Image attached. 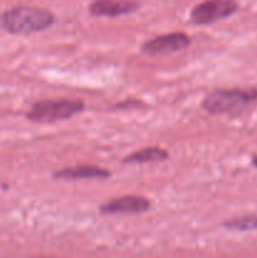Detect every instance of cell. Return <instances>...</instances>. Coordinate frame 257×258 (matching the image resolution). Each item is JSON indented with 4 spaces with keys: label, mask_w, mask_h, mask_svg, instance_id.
<instances>
[{
    "label": "cell",
    "mask_w": 257,
    "mask_h": 258,
    "mask_svg": "<svg viewBox=\"0 0 257 258\" xmlns=\"http://www.w3.org/2000/svg\"><path fill=\"white\" fill-rule=\"evenodd\" d=\"M222 226L228 231L248 232L257 231V214H248V216L238 217V218L229 219L222 223Z\"/></svg>",
    "instance_id": "cell-10"
},
{
    "label": "cell",
    "mask_w": 257,
    "mask_h": 258,
    "mask_svg": "<svg viewBox=\"0 0 257 258\" xmlns=\"http://www.w3.org/2000/svg\"><path fill=\"white\" fill-rule=\"evenodd\" d=\"M191 39L183 32L166 33L149 39L141 45V52L149 55H163L184 50L190 45Z\"/></svg>",
    "instance_id": "cell-5"
},
{
    "label": "cell",
    "mask_w": 257,
    "mask_h": 258,
    "mask_svg": "<svg viewBox=\"0 0 257 258\" xmlns=\"http://www.w3.org/2000/svg\"><path fill=\"white\" fill-rule=\"evenodd\" d=\"M151 202L145 197L123 196L100 207L101 214H140L150 209Z\"/></svg>",
    "instance_id": "cell-6"
},
{
    "label": "cell",
    "mask_w": 257,
    "mask_h": 258,
    "mask_svg": "<svg viewBox=\"0 0 257 258\" xmlns=\"http://www.w3.org/2000/svg\"><path fill=\"white\" fill-rule=\"evenodd\" d=\"M83 108L85 103L81 100H42L33 103L25 116L32 122L52 123L68 120Z\"/></svg>",
    "instance_id": "cell-3"
},
{
    "label": "cell",
    "mask_w": 257,
    "mask_h": 258,
    "mask_svg": "<svg viewBox=\"0 0 257 258\" xmlns=\"http://www.w3.org/2000/svg\"><path fill=\"white\" fill-rule=\"evenodd\" d=\"M238 9L234 0H206L190 12V22L197 25H209L233 15Z\"/></svg>",
    "instance_id": "cell-4"
},
{
    "label": "cell",
    "mask_w": 257,
    "mask_h": 258,
    "mask_svg": "<svg viewBox=\"0 0 257 258\" xmlns=\"http://www.w3.org/2000/svg\"><path fill=\"white\" fill-rule=\"evenodd\" d=\"M257 103V87L222 88L209 92L202 107L212 115H238Z\"/></svg>",
    "instance_id": "cell-2"
},
{
    "label": "cell",
    "mask_w": 257,
    "mask_h": 258,
    "mask_svg": "<svg viewBox=\"0 0 257 258\" xmlns=\"http://www.w3.org/2000/svg\"><path fill=\"white\" fill-rule=\"evenodd\" d=\"M111 176V171L107 169L100 168L95 165H76L70 168H63L53 174V178L57 180H93L100 179L105 180Z\"/></svg>",
    "instance_id": "cell-8"
},
{
    "label": "cell",
    "mask_w": 257,
    "mask_h": 258,
    "mask_svg": "<svg viewBox=\"0 0 257 258\" xmlns=\"http://www.w3.org/2000/svg\"><path fill=\"white\" fill-rule=\"evenodd\" d=\"M252 165H253L254 168H257V155L252 156Z\"/></svg>",
    "instance_id": "cell-11"
},
{
    "label": "cell",
    "mask_w": 257,
    "mask_h": 258,
    "mask_svg": "<svg viewBox=\"0 0 257 258\" xmlns=\"http://www.w3.org/2000/svg\"><path fill=\"white\" fill-rule=\"evenodd\" d=\"M55 18L49 10L29 5L10 8L0 14V27L14 35H29L47 30Z\"/></svg>",
    "instance_id": "cell-1"
},
{
    "label": "cell",
    "mask_w": 257,
    "mask_h": 258,
    "mask_svg": "<svg viewBox=\"0 0 257 258\" xmlns=\"http://www.w3.org/2000/svg\"><path fill=\"white\" fill-rule=\"evenodd\" d=\"M169 153L161 148L151 146L145 148L143 150H138L130 155L122 159L123 164H148L158 163V161H165L169 159Z\"/></svg>",
    "instance_id": "cell-9"
},
{
    "label": "cell",
    "mask_w": 257,
    "mask_h": 258,
    "mask_svg": "<svg viewBox=\"0 0 257 258\" xmlns=\"http://www.w3.org/2000/svg\"><path fill=\"white\" fill-rule=\"evenodd\" d=\"M139 9V4L134 0H93L90 5V13L97 18H115L131 14Z\"/></svg>",
    "instance_id": "cell-7"
}]
</instances>
